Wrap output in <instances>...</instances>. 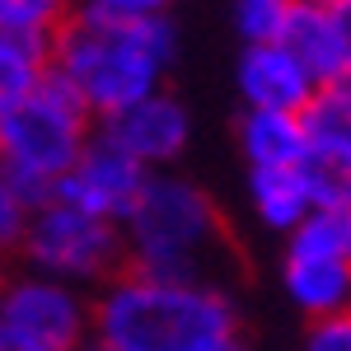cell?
<instances>
[{"label":"cell","mask_w":351,"mask_h":351,"mask_svg":"<svg viewBox=\"0 0 351 351\" xmlns=\"http://www.w3.org/2000/svg\"><path fill=\"white\" fill-rule=\"evenodd\" d=\"M89 337L108 351H220L239 337V309L216 281L122 267L89 304Z\"/></svg>","instance_id":"6da1fadb"},{"label":"cell","mask_w":351,"mask_h":351,"mask_svg":"<svg viewBox=\"0 0 351 351\" xmlns=\"http://www.w3.org/2000/svg\"><path fill=\"white\" fill-rule=\"evenodd\" d=\"M178 33L164 19H112L94 10H71L47 43V71L66 84L94 122L155 94L173 61Z\"/></svg>","instance_id":"7a4b0ae2"},{"label":"cell","mask_w":351,"mask_h":351,"mask_svg":"<svg viewBox=\"0 0 351 351\" xmlns=\"http://www.w3.org/2000/svg\"><path fill=\"white\" fill-rule=\"evenodd\" d=\"M122 243L132 271L169 281H216L211 267L230 253V230L220 206L197 183L150 173L132 216L122 220Z\"/></svg>","instance_id":"3957f363"},{"label":"cell","mask_w":351,"mask_h":351,"mask_svg":"<svg viewBox=\"0 0 351 351\" xmlns=\"http://www.w3.org/2000/svg\"><path fill=\"white\" fill-rule=\"evenodd\" d=\"M89 136H94V117L47 71V80L28 99L0 112V169L38 211L52 197L56 178L80 160Z\"/></svg>","instance_id":"277c9868"},{"label":"cell","mask_w":351,"mask_h":351,"mask_svg":"<svg viewBox=\"0 0 351 351\" xmlns=\"http://www.w3.org/2000/svg\"><path fill=\"white\" fill-rule=\"evenodd\" d=\"M19 258L28 263V271L56 276L66 286H104L127 267V243L122 225L47 197L28 220Z\"/></svg>","instance_id":"5b68a950"},{"label":"cell","mask_w":351,"mask_h":351,"mask_svg":"<svg viewBox=\"0 0 351 351\" xmlns=\"http://www.w3.org/2000/svg\"><path fill=\"white\" fill-rule=\"evenodd\" d=\"M5 342L33 351H80L89 342V304L80 286H66L43 271H19L0 281Z\"/></svg>","instance_id":"8992f818"},{"label":"cell","mask_w":351,"mask_h":351,"mask_svg":"<svg viewBox=\"0 0 351 351\" xmlns=\"http://www.w3.org/2000/svg\"><path fill=\"white\" fill-rule=\"evenodd\" d=\"M145 178H150V169H141L132 155H122L112 141H104V136L94 132L89 145L80 150V160L56 178L52 202H66L75 211H89V216H99V220L122 225V220L132 216Z\"/></svg>","instance_id":"52a82bcc"},{"label":"cell","mask_w":351,"mask_h":351,"mask_svg":"<svg viewBox=\"0 0 351 351\" xmlns=\"http://www.w3.org/2000/svg\"><path fill=\"white\" fill-rule=\"evenodd\" d=\"M94 132L112 141L122 155H132L141 169L150 173H164V164H173L183 150H188L192 136V117L188 108L169 94V89H155L145 99L127 104L122 112H112L104 122H94Z\"/></svg>","instance_id":"ba28073f"},{"label":"cell","mask_w":351,"mask_h":351,"mask_svg":"<svg viewBox=\"0 0 351 351\" xmlns=\"http://www.w3.org/2000/svg\"><path fill=\"white\" fill-rule=\"evenodd\" d=\"M319 84L281 43H248L239 56V94L253 112H304Z\"/></svg>","instance_id":"9c48e42d"},{"label":"cell","mask_w":351,"mask_h":351,"mask_svg":"<svg viewBox=\"0 0 351 351\" xmlns=\"http://www.w3.org/2000/svg\"><path fill=\"white\" fill-rule=\"evenodd\" d=\"M276 43L309 71L314 84H328V80H337V75H347L342 47H337V28H332V14H328L324 0H295Z\"/></svg>","instance_id":"30bf717a"},{"label":"cell","mask_w":351,"mask_h":351,"mask_svg":"<svg viewBox=\"0 0 351 351\" xmlns=\"http://www.w3.org/2000/svg\"><path fill=\"white\" fill-rule=\"evenodd\" d=\"M239 150L248 169H300L309 155V132L300 112H253L239 117Z\"/></svg>","instance_id":"8fae6325"},{"label":"cell","mask_w":351,"mask_h":351,"mask_svg":"<svg viewBox=\"0 0 351 351\" xmlns=\"http://www.w3.org/2000/svg\"><path fill=\"white\" fill-rule=\"evenodd\" d=\"M281 286L300 314L328 319L351 309V263H328V258H286L281 263Z\"/></svg>","instance_id":"7c38bea8"},{"label":"cell","mask_w":351,"mask_h":351,"mask_svg":"<svg viewBox=\"0 0 351 351\" xmlns=\"http://www.w3.org/2000/svg\"><path fill=\"white\" fill-rule=\"evenodd\" d=\"M248 202H253L258 220L267 230H281V234H291L314 211L300 169H248Z\"/></svg>","instance_id":"4fadbf2b"},{"label":"cell","mask_w":351,"mask_h":351,"mask_svg":"<svg viewBox=\"0 0 351 351\" xmlns=\"http://www.w3.org/2000/svg\"><path fill=\"white\" fill-rule=\"evenodd\" d=\"M309 145L314 150H332V155H351V71L314 89V99L300 112Z\"/></svg>","instance_id":"5bb4252c"},{"label":"cell","mask_w":351,"mask_h":351,"mask_svg":"<svg viewBox=\"0 0 351 351\" xmlns=\"http://www.w3.org/2000/svg\"><path fill=\"white\" fill-rule=\"evenodd\" d=\"M286 258L351 263V211H324V206H314V211L286 234Z\"/></svg>","instance_id":"9a60e30c"},{"label":"cell","mask_w":351,"mask_h":351,"mask_svg":"<svg viewBox=\"0 0 351 351\" xmlns=\"http://www.w3.org/2000/svg\"><path fill=\"white\" fill-rule=\"evenodd\" d=\"M43 80H47V43L0 33V112L28 99Z\"/></svg>","instance_id":"2e32d148"},{"label":"cell","mask_w":351,"mask_h":351,"mask_svg":"<svg viewBox=\"0 0 351 351\" xmlns=\"http://www.w3.org/2000/svg\"><path fill=\"white\" fill-rule=\"evenodd\" d=\"M309 202L324 211H351V155H332V150H314L300 164Z\"/></svg>","instance_id":"e0dca14e"},{"label":"cell","mask_w":351,"mask_h":351,"mask_svg":"<svg viewBox=\"0 0 351 351\" xmlns=\"http://www.w3.org/2000/svg\"><path fill=\"white\" fill-rule=\"evenodd\" d=\"M71 10H75V0H0V33L52 43Z\"/></svg>","instance_id":"ac0fdd59"},{"label":"cell","mask_w":351,"mask_h":351,"mask_svg":"<svg viewBox=\"0 0 351 351\" xmlns=\"http://www.w3.org/2000/svg\"><path fill=\"white\" fill-rule=\"evenodd\" d=\"M295 0H234V28L243 43H276Z\"/></svg>","instance_id":"d6986e66"},{"label":"cell","mask_w":351,"mask_h":351,"mask_svg":"<svg viewBox=\"0 0 351 351\" xmlns=\"http://www.w3.org/2000/svg\"><path fill=\"white\" fill-rule=\"evenodd\" d=\"M28 220H33V202H28L24 192L5 178V169H0V263L24 248Z\"/></svg>","instance_id":"ffe728a7"},{"label":"cell","mask_w":351,"mask_h":351,"mask_svg":"<svg viewBox=\"0 0 351 351\" xmlns=\"http://www.w3.org/2000/svg\"><path fill=\"white\" fill-rule=\"evenodd\" d=\"M304 351H351V309L328 314V319H309Z\"/></svg>","instance_id":"44dd1931"},{"label":"cell","mask_w":351,"mask_h":351,"mask_svg":"<svg viewBox=\"0 0 351 351\" xmlns=\"http://www.w3.org/2000/svg\"><path fill=\"white\" fill-rule=\"evenodd\" d=\"M80 10L112 14V19H164L173 0H75Z\"/></svg>","instance_id":"7402d4cb"},{"label":"cell","mask_w":351,"mask_h":351,"mask_svg":"<svg viewBox=\"0 0 351 351\" xmlns=\"http://www.w3.org/2000/svg\"><path fill=\"white\" fill-rule=\"evenodd\" d=\"M332 28H337V47H342V66L351 71V0H324Z\"/></svg>","instance_id":"603a6c76"},{"label":"cell","mask_w":351,"mask_h":351,"mask_svg":"<svg viewBox=\"0 0 351 351\" xmlns=\"http://www.w3.org/2000/svg\"><path fill=\"white\" fill-rule=\"evenodd\" d=\"M220 351H248V347H243V337H234L230 347H220Z\"/></svg>","instance_id":"cb8c5ba5"},{"label":"cell","mask_w":351,"mask_h":351,"mask_svg":"<svg viewBox=\"0 0 351 351\" xmlns=\"http://www.w3.org/2000/svg\"><path fill=\"white\" fill-rule=\"evenodd\" d=\"M80 351H108V347H99V342H94V337H89V342H84Z\"/></svg>","instance_id":"d4e9b609"},{"label":"cell","mask_w":351,"mask_h":351,"mask_svg":"<svg viewBox=\"0 0 351 351\" xmlns=\"http://www.w3.org/2000/svg\"><path fill=\"white\" fill-rule=\"evenodd\" d=\"M0 351H33V347H19V342H5Z\"/></svg>","instance_id":"484cf974"},{"label":"cell","mask_w":351,"mask_h":351,"mask_svg":"<svg viewBox=\"0 0 351 351\" xmlns=\"http://www.w3.org/2000/svg\"><path fill=\"white\" fill-rule=\"evenodd\" d=\"M0 347H5V324H0Z\"/></svg>","instance_id":"4316f807"}]
</instances>
